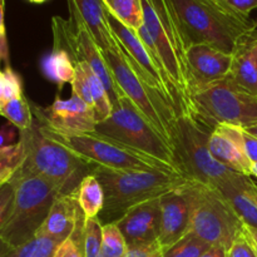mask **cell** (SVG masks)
Wrapping results in <instances>:
<instances>
[{
    "label": "cell",
    "instance_id": "7dc6e473",
    "mask_svg": "<svg viewBox=\"0 0 257 257\" xmlns=\"http://www.w3.org/2000/svg\"><path fill=\"white\" fill-rule=\"evenodd\" d=\"M256 25H257V20H256Z\"/></svg>",
    "mask_w": 257,
    "mask_h": 257
},
{
    "label": "cell",
    "instance_id": "6da1fadb",
    "mask_svg": "<svg viewBox=\"0 0 257 257\" xmlns=\"http://www.w3.org/2000/svg\"><path fill=\"white\" fill-rule=\"evenodd\" d=\"M186 47L208 44L232 54L238 39L256 29L255 20L220 0H166Z\"/></svg>",
    "mask_w": 257,
    "mask_h": 257
},
{
    "label": "cell",
    "instance_id": "7c38bea8",
    "mask_svg": "<svg viewBox=\"0 0 257 257\" xmlns=\"http://www.w3.org/2000/svg\"><path fill=\"white\" fill-rule=\"evenodd\" d=\"M32 110L45 127L62 136L92 133L97 125L93 108L75 94H72L69 99L57 98L47 108L33 105Z\"/></svg>",
    "mask_w": 257,
    "mask_h": 257
},
{
    "label": "cell",
    "instance_id": "ffe728a7",
    "mask_svg": "<svg viewBox=\"0 0 257 257\" xmlns=\"http://www.w3.org/2000/svg\"><path fill=\"white\" fill-rule=\"evenodd\" d=\"M208 150L220 165L233 172L251 176L252 162L230 137L217 128H215L208 137Z\"/></svg>",
    "mask_w": 257,
    "mask_h": 257
},
{
    "label": "cell",
    "instance_id": "d590c367",
    "mask_svg": "<svg viewBox=\"0 0 257 257\" xmlns=\"http://www.w3.org/2000/svg\"><path fill=\"white\" fill-rule=\"evenodd\" d=\"M54 257H84V252L82 248L72 240L67 238L58 246Z\"/></svg>",
    "mask_w": 257,
    "mask_h": 257
},
{
    "label": "cell",
    "instance_id": "f35d334b",
    "mask_svg": "<svg viewBox=\"0 0 257 257\" xmlns=\"http://www.w3.org/2000/svg\"><path fill=\"white\" fill-rule=\"evenodd\" d=\"M17 130L12 123L8 122L7 124L0 127V148L8 147V146L14 145L15 140H17Z\"/></svg>",
    "mask_w": 257,
    "mask_h": 257
},
{
    "label": "cell",
    "instance_id": "83f0119b",
    "mask_svg": "<svg viewBox=\"0 0 257 257\" xmlns=\"http://www.w3.org/2000/svg\"><path fill=\"white\" fill-rule=\"evenodd\" d=\"M210 247L211 245L190 231L175 245L162 251V257H201Z\"/></svg>",
    "mask_w": 257,
    "mask_h": 257
},
{
    "label": "cell",
    "instance_id": "f546056e",
    "mask_svg": "<svg viewBox=\"0 0 257 257\" xmlns=\"http://www.w3.org/2000/svg\"><path fill=\"white\" fill-rule=\"evenodd\" d=\"M216 128L230 137L251 162L257 163V137L247 133L243 128L233 127V125L218 124Z\"/></svg>",
    "mask_w": 257,
    "mask_h": 257
},
{
    "label": "cell",
    "instance_id": "d6986e66",
    "mask_svg": "<svg viewBox=\"0 0 257 257\" xmlns=\"http://www.w3.org/2000/svg\"><path fill=\"white\" fill-rule=\"evenodd\" d=\"M226 78L237 88L257 97V28L238 39Z\"/></svg>",
    "mask_w": 257,
    "mask_h": 257
},
{
    "label": "cell",
    "instance_id": "ab89813d",
    "mask_svg": "<svg viewBox=\"0 0 257 257\" xmlns=\"http://www.w3.org/2000/svg\"><path fill=\"white\" fill-rule=\"evenodd\" d=\"M227 250L222 246H211L201 257H226Z\"/></svg>",
    "mask_w": 257,
    "mask_h": 257
},
{
    "label": "cell",
    "instance_id": "9c48e42d",
    "mask_svg": "<svg viewBox=\"0 0 257 257\" xmlns=\"http://www.w3.org/2000/svg\"><path fill=\"white\" fill-rule=\"evenodd\" d=\"M187 188L192 200L191 232L208 245L228 250L245 223L216 188L195 181H190Z\"/></svg>",
    "mask_w": 257,
    "mask_h": 257
},
{
    "label": "cell",
    "instance_id": "4fadbf2b",
    "mask_svg": "<svg viewBox=\"0 0 257 257\" xmlns=\"http://www.w3.org/2000/svg\"><path fill=\"white\" fill-rule=\"evenodd\" d=\"M85 223L87 217L80 208L75 191L73 193L59 195L55 198L37 235L49 236L60 242L70 237L83 250Z\"/></svg>",
    "mask_w": 257,
    "mask_h": 257
},
{
    "label": "cell",
    "instance_id": "8fae6325",
    "mask_svg": "<svg viewBox=\"0 0 257 257\" xmlns=\"http://www.w3.org/2000/svg\"><path fill=\"white\" fill-rule=\"evenodd\" d=\"M196 118L211 130L218 124L246 128L257 124V97L240 89L227 78L193 95Z\"/></svg>",
    "mask_w": 257,
    "mask_h": 257
},
{
    "label": "cell",
    "instance_id": "e575fe53",
    "mask_svg": "<svg viewBox=\"0 0 257 257\" xmlns=\"http://www.w3.org/2000/svg\"><path fill=\"white\" fill-rule=\"evenodd\" d=\"M4 63L5 68L9 65V45L7 39V30L4 22V0H0V65Z\"/></svg>",
    "mask_w": 257,
    "mask_h": 257
},
{
    "label": "cell",
    "instance_id": "4dcf8cb0",
    "mask_svg": "<svg viewBox=\"0 0 257 257\" xmlns=\"http://www.w3.org/2000/svg\"><path fill=\"white\" fill-rule=\"evenodd\" d=\"M103 223L99 218H87L83 251L84 257H102Z\"/></svg>",
    "mask_w": 257,
    "mask_h": 257
},
{
    "label": "cell",
    "instance_id": "52a82bcc",
    "mask_svg": "<svg viewBox=\"0 0 257 257\" xmlns=\"http://www.w3.org/2000/svg\"><path fill=\"white\" fill-rule=\"evenodd\" d=\"M102 55L113 80L122 90L123 95L130 99L137 112L175 153L177 114L173 108L137 77L119 50H102Z\"/></svg>",
    "mask_w": 257,
    "mask_h": 257
},
{
    "label": "cell",
    "instance_id": "d6a6232c",
    "mask_svg": "<svg viewBox=\"0 0 257 257\" xmlns=\"http://www.w3.org/2000/svg\"><path fill=\"white\" fill-rule=\"evenodd\" d=\"M75 65V77L72 82V94H75L79 97L84 103H87L89 107L93 108V99L90 94L89 84H88L87 74L83 69L82 64L79 62L74 63ZM94 110V109H93Z\"/></svg>",
    "mask_w": 257,
    "mask_h": 257
},
{
    "label": "cell",
    "instance_id": "f6af8a7d",
    "mask_svg": "<svg viewBox=\"0 0 257 257\" xmlns=\"http://www.w3.org/2000/svg\"><path fill=\"white\" fill-rule=\"evenodd\" d=\"M251 177L257 178V163H252L251 166Z\"/></svg>",
    "mask_w": 257,
    "mask_h": 257
},
{
    "label": "cell",
    "instance_id": "bcb514c9",
    "mask_svg": "<svg viewBox=\"0 0 257 257\" xmlns=\"http://www.w3.org/2000/svg\"><path fill=\"white\" fill-rule=\"evenodd\" d=\"M28 2L33 3V4H43V3H45L47 0H28Z\"/></svg>",
    "mask_w": 257,
    "mask_h": 257
},
{
    "label": "cell",
    "instance_id": "5b68a950",
    "mask_svg": "<svg viewBox=\"0 0 257 257\" xmlns=\"http://www.w3.org/2000/svg\"><path fill=\"white\" fill-rule=\"evenodd\" d=\"M143 25L157 50L166 72L185 103L186 117L196 118L187 68V47L166 0H142Z\"/></svg>",
    "mask_w": 257,
    "mask_h": 257
},
{
    "label": "cell",
    "instance_id": "277c9868",
    "mask_svg": "<svg viewBox=\"0 0 257 257\" xmlns=\"http://www.w3.org/2000/svg\"><path fill=\"white\" fill-rule=\"evenodd\" d=\"M10 182L14 186V201L0 231V240L10 248H17L37 236L55 198L63 193L49 181L20 171Z\"/></svg>",
    "mask_w": 257,
    "mask_h": 257
},
{
    "label": "cell",
    "instance_id": "44dd1931",
    "mask_svg": "<svg viewBox=\"0 0 257 257\" xmlns=\"http://www.w3.org/2000/svg\"><path fill=\"white\" fill-rule=\"evenodd\" d=\"M77 198L80 208L87 218L99 217L104 207V191L93 173L85 176L77 190Z\"/></svg>",
    "mask_w": 257,
    "mask_h": 257
},
{
    "label": "cell",
    "instance_id": "8992f818",
    "mask_svg": "<svg viewBox=\"0 0 257 257\" xmlns=\"http://www.w3.org/2000/svg\"><path fill=\"white\" fill-rule=\"evenodd\" d=\"M42 125L50 137L54 138L60 145L65 146L68 150L72 151L80 160L87 162L92 167L110 168L118 171L163 170L178 173L166 163L97 132L62 136L50 131L43 123Z\"/></svg>",
    "mask_w": 257,
    "mask_h": 257
},
{
    "label": "cell",
    "instance_id": "74e56055",
    "mask_svg": "<svg viewBox=\"0 0 257 257\" xmlns=\"http://www.w3.org/2000/svg\"><path fill=\"white\" fill-rule=\"evenodd\" d=\"M125 257H162V250L158 242H156L152 245L130 248Z\"/></svg>",
    "mask_w": 257,
    "mask_h": 257
},
{
    "label": "cell",
    "instance_id": "b9f144b4",
    "mask_svg": "<svg viewBox=\"0 0 257 257\" xmlns=\"http://www.w3.org/2000/svg\"><path fill=\"white\" fill-rule=\"evenodd\" d=\"M245 228H246V232H247L248 237H250V240L252 241L253 246H255L256 250H257V228L250 227V226H247V225H245Z\"/></svg>",
    "mask_w": 257,
    "mask_h": 257
},
{
    "label": "cell",
    "instance_id": "ee69618b",
    "mask_svg": "<svg viewBox=\"0 0 257 257\" xmlns=\"http://www.w3.org/2000/svg\"><path fill=\"white\" fill-rule=\"evenodd\" d=\"M246 132L250 133V135L255 136V137H257V124L253 125V127H250V128H246Z\"/></svg>",
    "mask_w": 257,
    "mask_h": 257
},
{
    "label": "cell",
    "instance_id": "603a6c76",
    "mask_svg": "<svg viewBox=\"0 0 257 257\" xmlns=\"http://www.w3.org/2000/svg\"><path fill=\"white\" fill-rule=\"evenodd\" d=\"M82 64L83 69H84L85 74H87L88 84H89L90 94H92L93 99V109H94V115L97 123L103 122L107 119L113 112V104L109 99V94H108L107 89H105L104 84L102 80L99 79L94 70L92 69L87 62H79Z\"/></svg>",
    "mask_w": 257,
    "mask_h": 257
},
{
    "label": "cell",
    "instance_id": "cb8c5ba5",
    "mask_svg": "<svg viewBox=\"0 0 257 257\" xmlns=\"http://www.w3.org/2000/svg\"><path fill=\"white\" fill-rule=\"evenodd\" d=\"M0 114L7 118L8 122L12 123L17 130H19V132L29 130L34 122L32 105L24 94L17 95L7 100L3 105Z\"/></svg>",
    "mask_w": 257,
    "mask_h": 257
},
{
    "label": "cell",
    "instance_id": "d4e9b609",
    "mask_svg": "<svg viewBox=\"0 0 257 257\" xmlns=\"http://www.w3.org/2000/svg\"><path fill=\"white\" fill-rule=\"evenodd\" d=\"M118 20L137 32L143 25L142 0H103Z\"/></svg>",
    "mask_w": 257,
    "mask_h": 257
},
{
    "label": "cell",
    "instance_id": "f1b7e54d",
    "mask_svg": "<svg viewBox=\"0 0 257 257\" xmlns=\"http://www.w3.org/2000/svg\"><path fill=\"white\" fill-rule=\"evenodd\" d=\"M127 242L115 222L104 223L102 230V257H125Z\"/></svg>",
    "mask_w": 257,
    "mask_h": 257
},
{
    "label": "cell",
    "instance_id": "4316f807",
    "mask_svg": "<svg viewBox=\"0 0 257 257\" xmlns=\"http://www.w3.org/2000/svg\"><path fill=\"white\" fill-rule=\"evenodd\" d=\"M25 161V148L22 141L0 148V186L10 182Z\"/></svg>",
    "mask_w": 257,
    "mask_h": 257
},
{
    "label": "cell",
    "instance_id": "5bb4252c",
    "mask_svg": "<svg viewBox=\"0 0 257 257\" xmlns=\"http://www.w3.org/2000/svg\"><path fill=\"white\" fill-rule=\"evenodd\" d=\"M186 58L192 102L196 93L225 79L232 63V54L221 52L208 44L191 45Z\"/></svg>",
    "mask_w": 257,
    "mask_h": 257
},
{
    "label": "cell",
    "instance_id": "7402d4cb",
    "mask_svg": "<svg viewBox=\"0 0 257 257\" xmlns=\"http://www.w3.org/2000/svg\"><path fill=\"white\" fill-rule=\"evenodd\" d=\"M43 72L49 78L52 82L57 83L58 87L62 88L63 85L74 80L75 77V65L70 55L64 49L54 48L52 54L48 55L43 60Z\"/></svg>",
    "mask_w": 257,
    "mask_h": 257
},
{
    "label": "cell",
    "instance_id": "c3c4849f",
    "mask_svg": "<svg viewBox=\"0 0 257 257\" xmlns=\"http://www.w3.org/2000/svg\"><path fill=\"white\" fill-rule=\"evenodd\" d=\"M256 185H257V182H256Z\"/></svg>",
    "mask_w": 257,
    "mask_h": 257
},
{
    "label": "cell",
    "instance_id": "3957f363",
    "mask_svg": "<svg viewBox=\"0 0 257 257\" xmlns=\"http://www.w3.org/2000/svg\"><path fill=\"white\" fill-rule=\"evenodd\" d=\"M19 140L25 148L20 172L49 181L63 195L75 192L83 178L92 173V166L50 137L35 117L29 130L19 132Z\"/></svg>",
    "mask_w": 257,
    "mask_h": 257
},
{
    "label": "cell",
    "instance_id": "484cf974",
    "mask_svg": "<svg viewBox=\"0 0 257 257\" xmlns=\"http://www.w3.org/2000/svg\"><path fill=\"white\" fill-rule=\"evenodd\" d=\"M60 241L49 236L37 235L17 248H10L3 257H54Z\"/></svg>",
    "mask_w": 257,
    "mask_h": 257
},
{
    "label": "cell",
    "instance_id": "60d3db41",
    "mask_svg": "<svg viewBox=\"0 0 257 257\" xmlns=\"http://www.w3.org/2000/svg\"><path fill=\"white\" fill-rule=\"evenodd\" d=\"M4 83H5V73L4 70H0V112L4 105Z\"/></svg>",
    "mask_w": 257,
    "mask_h": 257
},
{
    "label": "cell",
    "instance_id": "8d00e7d4",
    "mask_svg": "<svg viewBox=\"0 0 257 257\" xmlns=\"http://www.w3.org/2000/svg\"><path fill=\"white\" fill-rule=\"evenodd\" d=\"M223 5L240 14L250 17V13L257 8V0H220Z\"/></svg>",
    "mask_w": 257,
    "mask_h": 257
},
{
    "label": "cell",
    "instance_id": "2e32d148",
    "mask_svg": "<svg viewBox=\"0 0 257 257\" xmlns=\"http://www.w3.org/2000/svg\"><path fill=\"white\" fill-rule=\"evenodd\" d=\"M161 222L160 198H155L128 210L115 221V225L122 232L128 248H135L158 242Z\"/></svg>",
    "mask_w": 257,
    "mask_h": 257
},
{
    "label": "cell",
    "instance_id": "7a4b0ae2",
    "mask_svg": "<svg viewBox=\"0 0 257 257\" xmlns=\"http://www.w3.org/2000/svg\"><path fill=\"white\" fill-rule=\"evenodd\" d=\"M92 173L104 191V207L98 218H110L109 222H115L135 206L160 198L191 181L163 170L118 171L93 167Z\"/></svg>",
    "mask_w": 257,
    "mask_h": 257
},
{
    "label": "cell",
    "instance_id": "836d02e7",
    "mask_svg": "<svg viewBox=\"0 0 257 257\" xmlns=\"http://www.w3.org/2000/svg\"><path fill=\"white\" fill-rule=\"evenodd\" d=\"M14 201V186L12 182L0 186V231L7 222Z\"/></svg>",
    "mask_w": 257,
    "mask_h": 257
},
{
    "label": "cell",
    "instance_id": "1f68e13d",
    "mask_svg": "<svg viewBox=\"0 0 257 257\" xmlns=\"http://www.w3.org/2000/svg\"><path fill=\"white\" fill-rule=\"evenodd\" d=\"M226 257H257V250L248 237L245 226L227 250Z\"/></svg>",
    "mask_w": 257,
    "mask_h": 257
},
{
    "label": "cell",
    "instance_id": "e0dca14e",
    "mask_svg": "<svg viewBox=\"0 0 257 257\" xmlns=\"http://www.w3.org/2000/svg\"><path fill=\"white\" fill-rule=\"evenodd\" d=\"M216 190L245 225L257 228V185L251 176L232 172Z\"/></svg>",
    "mask_w": 257,
    "mask_h": 257
},
{
    "label": "cell",
    "instance_id": "ba28073f",
    "mask_svg": "<svg viewBox=\"0 0 257 257\" xmlns=\"http://www.w3.org/2000/svg\"><path fill=\"white\" fill-rule=\"evenodd\" d=\"M212 131L197 118L177 117L175 155L185 177L217 188L233 171L220 165L211 156L208 137Z\"/></svg>",
    "mask_w": 257,
    "mask_h": 257
},
{
    "label": "cell",
    "instance_id": "7bdbcfd3",
    "mask_svg": "<svg viewBox=\"0 0 257 257\" xmlns=\"http://www.w3.org/2000/svg\"><path fill=\"white\" fill-rule=\"evenodd\" d=\"M10 250V247L9 246L7 245V243L4 242V241L3 240H0V257H3L5 255V253L8 252V251Z\"/></svg>",
    "mask_w": 257,
    "mask_h": 257
},
{
    "label": "cell",
    "instance_id": "9a60e30c",
    "mask_svg": "<svg viewBox=\"0 0 257 257\" xmlns=\"http://www.w3.org/2000/svg\"><path fill=\"white\" fill-rule=\"evenodd\" d=\"M187 183L160 197L162 222L158 245L162 251L175 245L191 231L192 200Z\"/></svg>",
    "mask_w": 257,
    "mask_h": 257
},
{
    "label": "cell",
    "instance_id": "30bf717a",
    "mask_svg": "<svg viewBox=\"0 0 257 257\" xmlns=\"http://www.w3.org/2000/svg\"><path fill=\"white\" fill-rule=\"evenodd\" d=\"M94 132L146 153L185 176L172 150L146 122L125 95L119 98V102L107 119L97 123Z\"/></svg>",
    "mask_w": 257,
    "mask_h": 257
},
{
    "label": "cell",
    "instance_id": "ac0fdd59",
    "mask_svg": "<svg viewBox=\"0 0 257 257\" xmlns=\"http://www.w3.org/2000/svg\"><path fill=\"white\" fill-rule=\"evenodd\" d=\"M72 18L80 20L100 50H119L105 15L103 0H68Z\"/></svg>",
    "mask_w": 257,
    "mask_h": 257
}]
</instances>
